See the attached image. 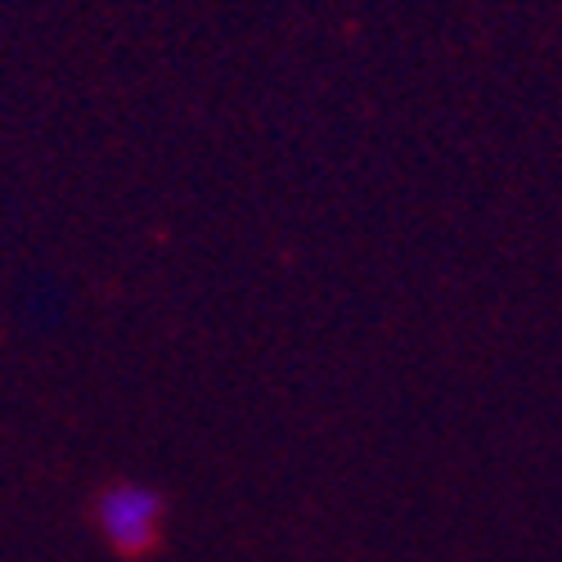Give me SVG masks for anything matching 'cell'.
I'll use <instances>...</instances> for the list:
<instances>
[{
  "mask_svg": "<svg viewBox=\"0 0 562 562\" xmlns=\"http://www.w3.org/2000/svg\"><path fill=\"white\" fill-rule=\"evenodd\" d=\"M162 522H167V495L154 491L149 482H109L95 495V527L104 544L126 562L149 558L162 544Z\"/></svg>",
  "mask_w": 562,
  "mask_h": 562,
  "instance_id": "obj_1",
  "label": "cell"
}]
</instances>
